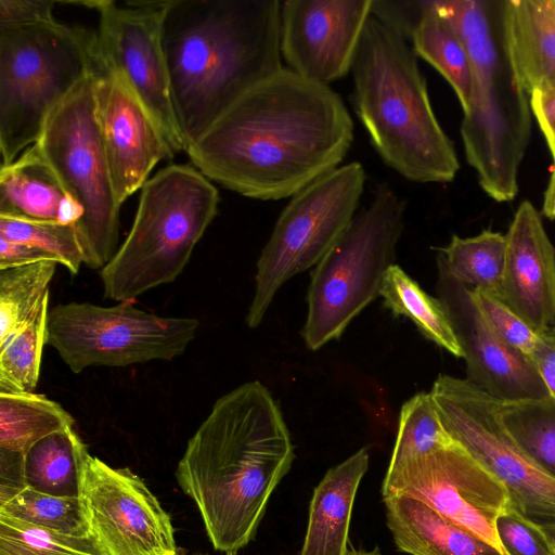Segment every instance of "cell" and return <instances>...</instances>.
Segmentation results:
<instances>
[{"instance_id":"obj_8","label":"cell","mask_w":555,"mask_h":555,"mask_svg":"<svg viewBox=\"0 0 555 555\" xmlns=\"http://www.w3.org/2000/svg\"><path fill=\"white\" fill-rule=\"evenodd\" d=\"M405 202L380 183L371 204L315 264L307 294L302 337L310 350L337 339L377 296L386 271L395 264L404 228Z\"/></svg>"},{"instance_id":"obj_36","label":"cell","mask_w":555,"mask_h":555,"mask_svg":"<svg viewBox=\"0 0 555 555\" xmlns=\"http://www.w3.org/2000/svg\"><path fill=\"white\" fill-rule=\"evenodd\" d=\"M494 532L504 555H555V543L541 524L512 505L495 519Z\"/></svg>"},{"instance_id":"obj_41","label":"cell","mask_w":555,"mask_h":555,"mask_svg":"<svg viewBox=\"0 0 555 555\" xmlns=\"http://www.w3.org/2000/svg\"><path fill=\"white\" fill-rule=\"evenodd\" d=\"M548 396L555 399V335L541 333L529 357Z\"/></svg>"},{"instance_id":"obj_7","label":"cell","mask_w":555,"mask_h":555,"mask_svg":"<svg viewBox=\"0 0 555 555\" xmlns=\"http://www.w3.org/2000/svg\"><path fill=\"white\" fill-rule=\"evenodd\" d=\"M94 68L93 31L57 21L0 27L1 166L38 141L54 107Z\"/></svg>"},{"instance_id":"obj_1","label":"cell","mask_w":555,"mask_h":555,"mask_svg":"<svg viewBox=\"0 0 555 555\" xmlns=\"http://www.w3.org/2000/svg\"><path fill=\"white\" fill-rule=\"evenodd\" d=\"M352 141L339 94L283 67L243 93L185 152L210 181L278 201L339 167Z\"/></svg>"},{"instance_id":"obj_13","label":"cell","mask_w":555,"mask_h":555,"mask_svg":"<svg viewBox=\"0 0 555 555\" xmlns=\"http://www.w3.org/2000/svg\"><path fill=\"white\" fill-rule=\"evenodd\" d=\"M169 0L65 1L99 13L93 31L95 61L119 70L152 113L177 154L185 151L170 93L169 74L162 44L163 12Z\"/></svg>"},{"instance_id":"obj_44","label":"cell","mask_w":555,"mask_h":555,"mask_svg":"<svg viewBox=\"0 0 555 555\" xmlns=\"http://www.w3.org/2000/svg\"><path fill=\"white\" fill-rule=\"evenodd\" d=\"M541 526L547 533V535L552 539V541L555 543V521L541 524Z\"/></svg>"},{"instance_id":"obj_45","label":"cell","mask_w":555,"mask_h":555,"mask_svg":"<svg viewBox=\"0 0 555 555\" xmlns=\"http://www.w3.org/2000/svg\"><path fill=\"white\" fill-rule=\"evenodd\" d=\"M348 555H382L378 548L373 551H350Z\"/></svg>"},{"instance_id":"obj_28","label":"cell","mask_w":555,"mask_h":555,"mask_svg":"<svg viewBox=\"0 0 555 555\" xmlns=\"http://www.w3.org/2000/svg\"><path fill=\"white\" fill-rule=\"evenodd\" d=\"M505 234L483 230L472 237L453 235L437 248L453 276L472 289L501 297L505 268Z\"/></svg>"},{"instance_id":"obj_10","label":"cell","mask_w":555,"mask_h":555,"mask_svg":"<svg viewBox=\"0 0 555 555\" xmlns=\"http://www.w3.org/2000/svg\"><path fill=\"white\" fill-rule=\"evenodd\" d=\"M365 170L351 162L294 194L280 214L257 261L255 293L246 314L257 327L280 287L315 266L349 227L360 203Z\"/></svg>"},{"instance_id":"obj_31","label":"cell","mask_w":555,"mask_h":555,"mask_svg":"<svg viewBox=\"0 0 555 555\" xmlns=\"http://www.w3.org/2000/svg\"><path fill=\"white\" fill-rule=\"evenodd\" d=\"M453 443L430 393L418 392L401 406L397 439L385 476H392L411 461Z\"/></svg>"},{"instance_id":"obj_4","label":"cell","mask_w":555,"mask_h":555,"mask_svg":"<svg viewBox=\"0 0 555 555\" xmlns=\"http://www.w3.org/2000/svg\"><path fill=\"white\" fill-rule=\"evenodd\" d=\"M351 73L357 116L384 163L413 182H451L457 155L408 40L371 15Z\"/></svg>"},{"instance_id":"obj_11","label":"cell","mask_w":555,"mask_h":555,"mask_svg":"<svg viewBox=\"0 0 555 555\" xmlns=\"http://www.w3.org/2000/svg\"><path fill=\"white\" fill-rule=\"evenodd\" d=\"M198 327L197 319L157 315L132 301L112 307L72 301L49 309L47 345L78 374L90 366L171 361L185 351Z\"/></svg>"},{"instance_id":"obj_2","label":"cell","mask_w":555,"mask_h":555,"mask_svg":"<svg viewBox=\"0 0 555 555\" xmlns=\"http://www.w3.org/2000/svg\"><path fill=\"white\" fill-rule=\"evenodd\" d=\"M294 457L282 412L263 384H242L214 403L175 475L215 550L237 552L254 540Z\"/></svg>"},{"instance_id":"obj_39","label":"cell","mask_w":555,"mask_h":555,"mask_svg":"<svg viewBox=\"0 0 555 555\" xmlns=\"http://www.w3.org/2000/svg\"><path fill=\"white\" fill-rule=\"evenodd\" d=\"M51 0H0V27H16L56 21Z\"/></svg>"},{"instance_id":"obj_16","label":"cell","mask_w":555,"mask_h":555,"mask_svg":"<svg viewBox=\"0 0 555 555\" xmlns=\"http://www.w3.org/2000/svg\"><path fill=\"white\" fill-rule=\"evenodd\" d=\"M436 292L461 347L466 379L501 401L548 397L530 359L493 330L472 288L453 276L439 253Z\"/></svg>"},{"instance_id":"obj_23","label":"cell","mask_w":555,"mask_h":555,"mask_svg":"<svg viewBox=\"0 0 555 555\" xmlns=\"http://www.w3.org/2000/svg\"><path fill=\"white\" fill-rule=\"evenodd\" d=\"M362 448L331 467L314 488L300 555H348V532L360 481L369 468Z\"/></svg>"},{"instance_id":"obj_30","label":"cell","mask_w":555,"mask_h":555,"mask_svg":"<svg viewBox=\"0 0 555 555\" xmlns=\"http://www.w3.org/2000/svg\"><path fill=\"white\" fill-rule=\"evenodd\" d=\"M55 261L0 270V346L31 320L49 295Z\"/></svg>"},{"instance_id":"obj_9","label":"cell","mask_w":555,"mask_h":555,"mask_svg":"<svg viewBox=\"0 0 555 555\" xmlns=\"http://www.w3.org/2000/svg\"><path fill=\"white\" fill-rule=\"evenodd\" d=\"M95 85L96 65L54 107L36 145L82 211L74 227L83 263L102 269L117 250L121 206L101 139Z\"/></svg>"},{"instance_id":"obj_22","label":"cell","mask_w":555,"mask_h":555,"mask_svg":"<svg viewBox=\"0 0 555 555\" xmlns=\"http://www.w3.org/2000/svg\"><path fill=\"white\" fill-rule=\"evenodd\" d=\"M397 547L411 555H504L475 532L406 494L383 498Z\"/></svg>"},{"instance_id":"obj_24","label":"cell","mask_w":555,"mask_h":555,"mask_svg":"<svg viewBox=\"0 0 555 555\" xmlns=\"http://www.w3.org/2000/svg\"><path fill=\"white\" fill-rule=\"evenodd\" d=\"M408 41L415 54L434 66L450 83L464 113L473 91L470 57L462 38L438 10L435 0H425L422 15Z\"/></svg>"},{"instance_id":"obj_32","label":"cell","mask_w":555,"mask_h":555,"mask_svg":"<svg viewBox=\"0 0 555 555\" xmlns=\"http://www.w3.org/2000/svg\"><path fill=\"white\" fill-rule=\"evenodd\" d=\"M49 295L26 326L0 346V392H34L47 344Z\"/></svg>"},{"instance_id":"obj_26","label":"cell","mask_w":555,"mask_h":555,"mask_svg":"<svg viewBox=\"0 0 555 555\" xmlns=\"http://www.w3.org/2000/svg\"><path fill=\"white\" fill-rule=\"evenodd\" d=\"M61 404L36 392H0V453L24 456L42 438L73 428Z\"/></svg>"},{"instance_id":"obj_18","label":"cell","mask_w":555,"mask_h":555,"mask_svg":"<svg viewBox=\"0 0 555 555\" xmlns=\"http://www.w3.org/2000/svg\"><path fill=\"white\" fill-rule=\"evenodd\" d=\"M95 64L98 122L114 194L121 206L142 189L155 165L176 153L126 77L117 69Z\"/></svg>"},{"instance_id":"obj_12","label":"cell","mask_w":555,"mask_h":555,"mask_svg":"<svg viewBox=\"0 0 555 555\" xmlns=\"http://www.w3.org/2000/svg\"><path fill=\"white\" fill-rule=\"evenodd\" d=\"M429 393L452 440L503 483L511 505L539 524L554 522L555 479L509 436L501 400L466 378L446 374L438 375Z\"/></svg>"},{"instance_id":"obj_29","label":"cell","mask_w":555,"mask_h":555,"mask_svg":"<svg viewBox=\"0 0 555 555\" xmlns=\"http://www.w3.org/2000/svg\"><path fill=\"white\" fill-rule=\"evenodd\" d=\"M501 416L520 450L555 479V399L501 401Z\"/></svg>"},{"instance_id":"obj_47","label":"cell","mask_w":555,"mask_h":555,"mask_svg":"<svg viewBox=\"0 0 555 555\" xmlns=\"http://www.w3.org/2000/svg\"><path fill=\"white\" fill-rule=\"evenodd\" d=\"M225 555H237V552L233 551V552H228L225 553Z\"/></svg>"},{"instance_id":"obj_27","label":"cell","mask_w":555,"mask_h":555,"mask_svg":"<svg viewBox=\"0 0 555 555\" xmlns=\"http://www.w3.org/2000/svg\"><path fill=\"white\" fill-rule=\"evenodd\" d=\"M379 296L395 317H406L427 339L462 358L461 347L441 302L424 292L399 266L392 264L386 271Z\"/></svg>"},{"instance_id":"obj_35","label":"cell","mask_w":555,"mask_h":555,"mask_svg":"<svg viewBox=\"0 0 555 555\" xmlns=\"http://www.w3.org/2000/svg\"><path fill=\"white\" fill-rule=\"evenodd\" d=\"M0 238L44 249L74 275L83 263L74 224L0 217Z\"/></svg>"},{"instance_id":"obj_5","label":"cell","mask_w":555,"mask_h":555,"mask_svg":"<svg viewBox=\"0 0 555 555\" xmlns=\"http://www.w3.org/2000/svg\"><path fill=\"white\" fill-rule=\"evenodd\" d=\"M470 57L473 91L461 135L481 189L496 202L513 201L530 139V96L508 57L500 1L435 0Z\"/></svg>"},{"instance_id":"obj_14","label":"cell","mask_w":555,"mask_h":555,"mask_svg":"<svg viewBox=\"0 0 555 555\" xmlns=\"http://www.w3.org/2000/svg\"><path fill=\"white\" fill-rule=\"evenodd\" d=\"M92 535L106 555H178L170 515L129 468L87 453L81 495Z\"/></svg>"},{"instance_id":"obj_43","label":"cell","mask_w":555,"mask_h":555,"mask_svg":"<svg viewBox=\"0 0 555 555\" xmlns=\"http://www.w3.org/2000/svg\"><path fill=\"white\" fill-rule=\"evenodd\" d=\"M542 212L545 217L555 221V165L544 192Z\"/></svg>"},{"instance_id":"obj_3","label":"cell","mask_w":555,"mask_h":555,"mask_svg":"<svg viewBox=\"0 0 555 555\" xmlns=\"http://www.w3.org/2000/svg\"><path fill=\"white\" fill-rule=\"evenodd\" d=\"M280 20L279 0H169L162 44L186 150L243 93L283 68Z\"/></svg>"},{"instance_id":"obj_19","label":"cell","mask_w":555,"mask_h":555,"mask_svg":"<svg viewBox=\"0 0 555 555\" xmlns=\"http://www.w3.org/2000/svg\"><path fill=\"white\" fill-rule=\"evenodd\" d=\"M501 299L539 333L555 320V248L529 201L518 206L505 233Z\"/></svg>"},{"instance_id":"obj_25","label":"cell","mask_w":555,"mask_h":555,"mask_svg":"<svg viewBox=\"0 0 555 555\" xmlns=\"http://www.w3.org/2000/svg\"><path fill=\"white\" fill-rule=\"evenodd\" d=\"M87 446L73 428L53 433L25 454L26 488L65 498H80Z\"/></svg>"},{"instance_id":"obj_21","label":"cell","mask_w":555,"mask_h":555,"mask_svg":"<svg viewBox=\"0 0 555 555\" xmlns=\"http://www.w3.org/2000/svg\"><path fill=\"white\" fill-rule=\"evenodd\" d=\"M82 216L36 143L0 169V217L75 224Z\"/></svg>"},{"instance_id":"obj_33","label":"cell","mask_w":555,"mask_h":555,"mask_svg":"<svg viewBox=\"0 0 555 555\" xmlns=\"http://www.w3.org/2000/svg\"><path fill=\"white\" fill-rule=\"evenodd\" d=\"M0 515L65 535L92 534L81 498L55 496L25 488L0 505Z\"/></svg>"},{"instance_id":"obj_17","label":"cell","mask_w":555,"mask_h":555,"mask_svg":"<svg viewBox=\"0 0 555 555\" xmlns=\"http://www.w3.org/2000/svg\"><path fill=\"white\" fill-rule=\"evenodd\" d=\"M372 15V0L281 2L280 49L287 68L323 86L348 75Z\"/></svg>"},{"instance_id":"obj_46","label":"cell","mask_w":555,"mask_h":555,"mask_svg":"<svg viewBox=\"0 0 555 555\" xmlns=\"http://www.w3.org/2000/svg\"><path fill=\"white\" fill-rule=\"evenodd\" d=\"M546 332H550L551 334L555 335V320L550 324Z\"/></svg>"},{"instance_id":"obj_20","label":"cell","mask_w":555,"mask_h":555,"mask_svg":"<svg viewBox=\"0 0 555 555\" xmlns=\"http://www.w3.org/2000/svg\"><path fill=\"white\" fill-rule=\"evenodd\" d=\"M500 13L506 51L530 95L555 88V0H503Z\"/></svg>"},{"instance_id":"obj_38","label":"cell","mask_w":555,"mask_h":555,"mask_svg":"<svg viewBox=\"0 0 555 555\" xmlns=\"http://www.w3.org/2000/svg\"><path fill=\"white\" fill-rule=\"evenodd\" d=\"M424 7L425 0H372V16L409 40L410 34L420 20Z\"/></svg>"},{"instance_id":"obj_34","label":"cell","mask_w":555,"mask_h":555,"mask_svg":"<svg viewBox=\"0 0 555 555\" xmlns=\"http://www.w3.org/2000/svg\"><path fill=\"white\" fill-rule=\"evenodd\" d=\"M0 555H106L91 534L83 538L50 531L0 515Z\"/></svg>"},{"instance_id":"obj_48","label":"cell","mask_w":555,"mask_h":555,"mask_svg":"<svg viewBox=\"0 0 555 555\" xmlns=\"http://www.w3.org/2000/svg\"><path fill=\"white\" fill-rule=\"evenodd\" d=\"M178 555H185V554H182L181 551H179V554ZM194 555H206V554H194Z\"/></svg>"},{"instance_id":"obj_37","label":"cell","mask_w":555,"mask_h":555,"mask_svg":"<svg viewBox=\"0 0 555 555\" xmlns=\"http://www.w3.org/2000/svg\"><path fill=\"white\" fill-rule=\"evenodd\" d=\"M472 291L481 312L493 330L509 346L529 358L541 333L501 298L483 291Z\"/></svg>"},{"instance_id":"obj_6","label":"cell","mask_w":555,"mask_h":555,"mask_svg":"<svg viewBox=\"0 0 555 555\" xmlns=\"http://www.w3.org/2000/svg\"><path fill=\"white\" fill-rule=\"evenodd\" d=\"M216 186L194 166L170 165L141 189L132 227L101 269L104 296L132 301L173 282L218 212Z\"/></svg>"},{"instance_id":"obj_40","label":"cell","mask_w":555,"mask_h":555,"mask_svg":"<svg viewBox=\"0 0 555 555\" xmlns=\"http://www.w3.org/2000/svg\"><path fill=\"white\" fill-rule=\"evenodd\" d=\"M42 261H55L60 264L56 256L44 249L25 243L0 238V270L24 267Z\"/></svg>"},{"instance_id":"obj_42","label":"cell","mask_w":555,"mask_h":555,"mask_svg":"<svg viewBox=\"0 0 555 555\" xmlns=\"http://www.w3.org/2000/svg\"><path fill=\"white\" fill-rule=\"evenodd\" d=\"M529 96L531 112L546 140L555 165V88L534 91Z\"/></svg>"},{"instance_id":"obj_15","label":"cell","mask_w":555,"mask_h":555,"mask_svg":"<svg viewBox=\"0 0 555 555\" xmlns=\"http://www.w3.org/2000/svg\"><path fill=\"white\" fill-rule=\"evenodd\" d=\"M382 494L414 496L496 547L495 519L511 505L503 483L455 442L385 476Z\"/></svg>"}]
</instances>
